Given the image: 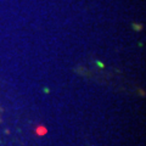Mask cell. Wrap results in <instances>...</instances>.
I'll list each match as a JSON object with an SVG mask.
<instances>
[{"label": "cell", "instance_id": "cell-1", "mask_svg": "<svg viewBox=\"0 0 146 146\" xmlns=\"http://www.w3.org/2000/svg\"><path fill=\"white\" fill-rule=\"evenodd\" d=\"M131 27H133V28H135V31H138V32H140V31H143V26L141 25H131Z\"/></svg>", "mask_w": 146, "mask_h": 146}, {"label": "cell", "instance_id": "cell-2", "mask_svg": "<svg viewBox=\"0 0 146 146\" xmlns=\"http://www.w3.org/2000/svg\"><path fill=\"white\" fill-rule=\"evenodd\" d=\"M98 65H99L100 67H104V63H101V62H98Z\"/></svg>", "mask_w": 146, "mask_h": 146}]
</instances>
